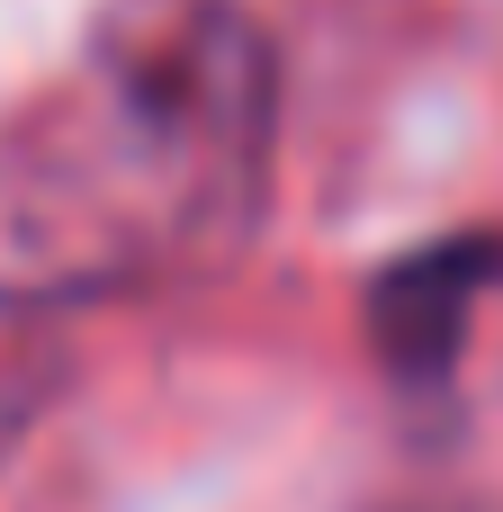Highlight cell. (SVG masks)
<instances>
[{
  "mask_svg": "<svg viewBox=\"0 0 503 512\" xmlns=\"http://www.w3.org/2000/svg\"><path fill=\"white\" fill-rule=\"evenodd\" d=\"M503 279V252L495 243H432L414 261H396L378 288H369V333L387 351L396 378L414 387H441L459 342H468V306Z\"/></svg>",
  "mask_w": 503,
  "mask_h": 512,
  "instance_id": "1",
  "label": "cell"
}]
</instances>
